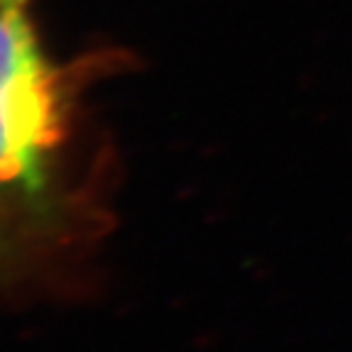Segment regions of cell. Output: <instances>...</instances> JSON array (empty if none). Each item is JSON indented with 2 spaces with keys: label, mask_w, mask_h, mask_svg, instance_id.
Returning <instances> with one entry per match:
<instances>
[{
  "label": "cell",
  "mask_w": 352,
  "mask_h": 352,
  "mask_svg": "<svg viewBox=\"0 0 352 352\" xmlns=\"http://www.w3.org/2000/svg\"><path fill=\"white\" fill-rule=\"evenodd\" d=\"M54 74L39 52L25 6H0V186L37 191L59 142Z\"/></svg>",
  "instance_id": "1"
},
{
  "label": "cell",
  "mask_w": 352,
  "mask_h": 352,
  "mask_svg": "<svg viewBox=\"0 0 352 352\" xmlns=\"http://www.w3.org/2000/svg\"><path fill=\"white\" fill-rule=\"evenodd\" d=\"M3 3H8V0H0V6H3Z\"/></svg>",
  "instance_id": "2"
}]
</instances>
